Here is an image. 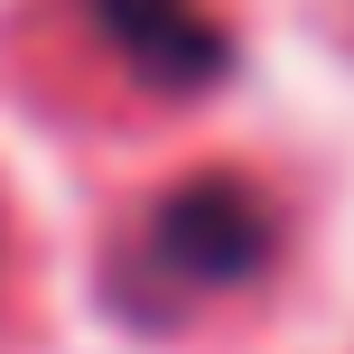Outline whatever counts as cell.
<instances>
[{
  "label": "cell",
  "mask_w": 354,
  "mask_h": 354,
  "mask_svg": "<svg viewBox=\"0 0 354 354\" xmlns=\"http://www.w3.org/2000/svg\"><path fill=\"white\" fill-rule=\"evenodd\" d=\"M0 252H10V214H0Z\"/></svg>",
  "instance_id": "obj_3"
},
{
  "label": "cell",
  "mask_w": 354,
  "mask_h": 354,
  "mask_svg": "<svg viewBox=\"0 0 354 354\" xmlns=\"http://www.w3.org/2000/svg\"><path fill=\"white\" fill-rule=\"evenodd\" d=\"M280 261V214L252 177L196 168L177 177L159 205L131 224V243L112 252V308L140 326H177L214 299L261 289V270Z\"/></svg>",
  "instance_id": "obj_1"
},
{
  "label": "cell",
  "mask_w": 354,
  "mask_h": 354,
  "mask_svg": "<svg viewBox=\"0 0 354 354\" xmlns=\"http://www.w3.org/2000/svg\"><path fill=\"white\" fill-rule=\"evenodd\" d=\"M75 19L140 93H214L233 66V28L214 19V0H75Z\"/></svg>",
  "instance_id": "obj_2"
}]
</instances>
